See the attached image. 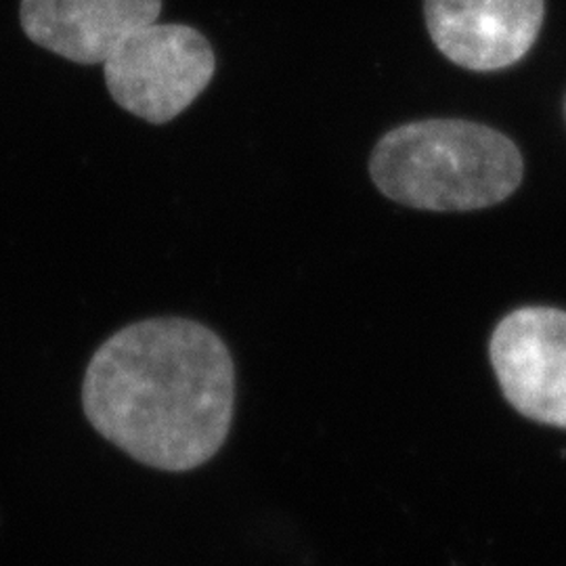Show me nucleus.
<instances>
[{
	"label": "nucleus",
	"mask_w": 566,
	"mask_h": 566,
	"mask_svg": "<svg viewBox=\"0 0 566 566\" xmlns=\"http://www.w3.org/2000/svg\"><path fill=\"white\" fill-rule=\"evenodd\" d=\"M430 39L447 60L495 72L523 60L544 23V0H424Z\"/></svg>",
	"instance_id": "5"
},
{
	"label": "nucleus",
	"mask_w": 566,
	"mask_h": 566,
	"mask_svg": "<svg viewBox=\"0 0 566 566\" xmlns=\"http://www.w3.org/2000/svg\"><path fill=\"white\" fill-rule=\"evenodd\" d=\"M163 0H21L25 36L63 60L102 65L126 36L160 20Z\"/></svg>",
	"instance_id": "6"
},
{
	"label": "nucleus",
	"mask_w": 566,
	"mask_h": 566,
	"mask_svg": "<svg viewBox=\"0 0 566 566\" xmlns=\"http://www.w3.org/2000/svg\"><path fill=\"white\" fill-rule=\"evenodd\" d=\"M369 172L395 202L468 212L507 200L523 181V158L506 135L476 122H411L380 139Z\"/></svg>",
	"instance_id": "2"
},
{
	"label": "nucleus",
	"mask_w": 566,
	"mask_h": 566,
	"mask_svg": "<svg viewBox=\"0 0 566 566\" xmlns=\"http://www.w3.org/2000/svg\"><path fill=\"white\" fill-rule=\"evenodd\" d=\"M102 65L118 107L166 124L202 95L217 72V57L196 28L154 21L126 36Z\"/></svg>",
	"instance_id": "3"
},
{
	"label": "nucleus",
	"mask_w": 566,
	"mask_h": 566,
	"mask_svg": "<svg viewBox=\"0 0 566 566\" xmlns=\"http://www.w3.org/2000/svg\"><path fill=\"white\" fill-rule=\"evenodd\" d=\"M235 405V367L206 325L154 317L126 325L95 350L82 409L105 441L135 462L187 472L224 446Z\"/></svg>",
	"instance_id": "1"
},
{
	"label": "nucleus",
	"mask_w": 566,
	"mask_h": 566,
	"mask_svg": "<svg viewBox=\"0 0 566 566\" xmlns=\"http://www.w3.org/2000/svg\"><path fill=\"white\" fill-rule=\"evenodd\" d=\"M502 392L528 420L566 428V313L528 306L510 313L491 338Z\"/></svg>",
	"instance_id": "4"
}]
</instances>
